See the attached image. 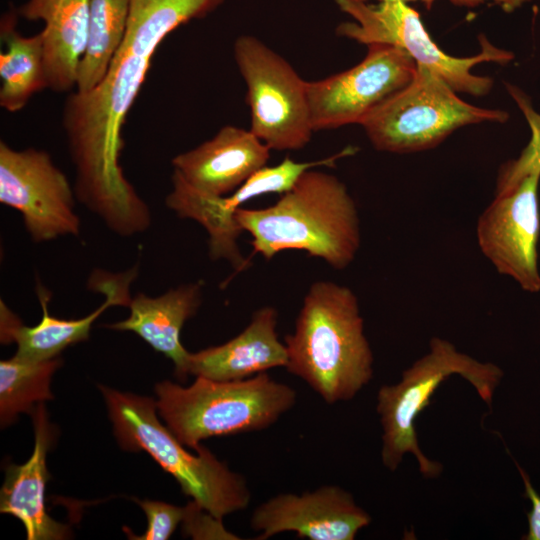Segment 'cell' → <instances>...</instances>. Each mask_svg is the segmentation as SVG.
Wrapping results in <instances>:
<instances>
[{"label": "cell", "instance_id": "24", "mask_svg": "<svg viewBox=\"0 0 540 540\" xmlns=\"http://www.w3.org/2000/svg\"><path fill=\"white\" fill-rule=\"evenodd\" d=\"M59 357L28 360L14 355L0 361V423L12 424L19 413H30L39 403L53 399L50 382L61 366Z\"/></svg>", "mask_w": 540, "mask_h": 540}, {"label": "cell", "instance_id": "28", "mask_svg": "<svg viewBox=\"0 0 540 540\" xmlns=\"http://www.w3.org/2000/svg\"><path fill=\"white\" fill-rule=\"evenodd\" d=\"M517 469L523 479L525 486L524 496L531 501V510L527 513L528 533L522 537L526 540H540V495L532 486L528 474L515 461Z\"/></svg>", "mask_w": 540, "mask_h": 540}, {"label": "cell", "instance_id": "7", "mask_svg": "<svg viewBox=\"0 0 540 540\" xmlns=\"http://www.w3.org/2000/svg\"><path fill=\"white\" fill-rule=\"evenodd\" d=\"M508 118L503 110L463 101L438 74L417 65L412 80L360 125L376 150L405 154L432 149L460 127Z\"/></svg>", "mask_w": 540, "mask_h": 540}, {"label": "cell", "instance_id": "19", "mask_svg": "<svg viewBox=\"0 0 540 540\" xmlns=\"http://www.w3.org/2000/svg\"><path fill=\"white\" fill-rule=\"evenodd\" d=\"M202 288L203 282L199 281L171 288L154 298L138 293L129 305V317L107 327L136 333L155 351L169 358L174 363L176 376L184 380L190 352L183 347L180 335L185 322L201 305Z\"/></svg>", "mask_w": 540, "mask_h": 540}, {"label": "cell", "instance_id": "16", "mask_svg": "<svg viewBox=\"0 0 540 540\" xmlns=\"http://www.w3.org/2000/svg\"><path fill=\"white\" fill-rule=\"evenodd\" d=\"M34 425V449L21 465L9 464L0 491V512L20 520L28 540H61L70 535L67 525L54 520L46 511L45 490L50 479L47 453L54 440L44 402L31 412Z\"/></svg>", "mask_w": 540, "mask_h": 540}, {"label": "cell", "instance_id": "22", "mask_svg": "<svg viewBox=\"0 0 540 540\" xmlns=\"http://www.w3.org/2000/svg\"><path fill=\"white\" fill-rule=\"evenodd\" d=\"M224 1L129 0L126 34L116 56L133 54L151 59L172 31L192 20L205 18Z\"/></svg>", "mask_w": 540, "mask_h": 540}, {"label": "cell", "instance_id": "26", "mask_svg": "<svg viewBox=\"0 0 540 540\" xmlns=\"http://www.w3.org/2000/svg\"><path fill=\"white\" fill-rule=\"evenodd\" d=\"M147 516V529L141 535L133 534L127 527L124 531L134 540H167L178 525L185 520L187 506L179 507L169 503L133 498Z\"/></svg>", "mask_w": 540, "mask_h": 540}, {"label": "cell", "instance_id": "14", "mask_svg": "<svg viewBox=\"0 0 540 540\" xmlns=\"http://www.w3.org/2000/svg\"><path fill=\"white\" fill-rule=\"evenodd\" d=\"M138 276V265L125 272L112 273L95 269L88 279V288L105 296L104 303L80 319H62L50 316L48 302L51 293L37 281L36 293L42 308V317L35 326L24 325L1 300L0 340L2 344H17L16 356L28 360H47L58 357L68 346L85 341L93 322L109 307H129L130 285Z\"/></svg>", "mask_w": 540, "mask_h": 540}, {"label": "cell", "instance_id": "2", "mask_svg": "<svg viewBox=\"0 0 540 540\" xmlns=\"http://www.w3.org/2000/svg\"><path fill=\"white\" fill-rule=\"evenodd\" d=\"M235 219L251 237L253 254L269 260L284 250H302L342 270L361 244L354 199L335 175L315 168L268 207H239Z\"/></svg>", "mask_w": 540, "mask_h": 540}, {"label": "cell", "instance_id": "30", "mask_svg": "<svg viewBox=\"0 0 540 540\" xmlns=\"http://www.w3.org/2000/svg\"><path fill=\"white\" fill-rule=\"evenodd\" d=\"M355 1L366 2L367 0H355ZM377 1H379V2H381V1H401V2H405V3L420 1L426 6L427 9H430L435 0H377Z\"/></svg>", "mask_w": 540, "mask_h": 540}, {"label": "cell", "instance_id": "10", "mask_svg": "<svg viewBox=\"0 0 540 540\" xmlns=\"http://www.w3.org/2000/svg\"><path fill=\"white\" fill-rule=\"evenodd\" d=\"M75 192L44 150L0 141V202L17 210L34 242L80 233Z\"/></svg>", "mask_w": 540, "mask_h": 540}, {"label": "cell", "instance_id": "8", "mask_svg": "<svg viewBox=\"0 0 540 540\" xmlns=\"http://www.w3.org/2000/svg\"><path fill=\"white\" fill-rule=\"evenodd\" d=\"M341 11L354 21L336 28L340 37L366 46L386 44L407 53L417 65L434 71L456 92L473 96L489 93L493 80L477 76L472 68L483 62L506 64L514 58L510 51L492 45L480 35V52L471 57H454L441 50L432 40L418 12L401 1H381L376 5L355 0H335Z\"/></svg>", "mask_w": 540, "mask_h": 540}, {"label": "cell", "instance_id": "6", "mask_svg": "<svg viewBox=\"0 0 540 540\" xmlns=\"http://www.w3.org/2000/svg\"><path fill=\"white\" fill-rule=\"evenodd\" d=\"M454 374L469 381L488 405L503 377V371L497 365L480 362L459 352L451 342L434 337L428 353L403 371L399 383L380 387L377 412L383 430L381 459L390 471L397 469L404 454L411 453L425 477L432 478L441 473L442 465L428 459L421 451L415 421L429 406L431 396L441 383Z\"/></svg>", "mask_w": 540, "mask_h": 540}, {"label": "cell", "instance_id": "20", "mask_svg": "<svg viewBox=\"0 0 540 540\" xmlns=\"http://www.w3.org/2000/svg\"><path fill=\"white\" fill-rule=\"evenodd\" d=\"M18 14L13 5L0 21V106L8 112L23 109L31 97L48 89L41 31L24 36L16 30Z\"/></svg>", "mask_w": 540, "mask_h": 540}, {"label": "cell", "instance_id": "5", "mask_svg": "<svg viewBox=\"0 0 540 540\" xmlns=\"http://www.w3.org/2000/svg\"><path fill=\"white\" fill-rule=\"evenodd\" d=\"M114 433L123 449L148 453L178 482L182 492L219 519L244 510L251 500L246 479L202 444L188 452L156 415L152 398L99 386Z\"/></svg>", "mask_w": 540, "mask_h": 540}, {"label": "cell", "instance_id": "4", "mask_svg": "<svg viewBox=\"0 0 540 540\" xmlns=\"http://www.w3.org/2000/svg\"><path fill=\"white\" fill-rule=\"evenodd\" d=\"M156 407L166 426L185 446L201 441L264 430L291 410L296 391L267 372L236 381L204 377L188 387L163 381L155 386Z\"/></svg>", "mask_w": 540, "mask_h": 540}, {"label": "cell", "instance_id": "17", "mask_svg": "<svg viewBox=\"0 0 540 540\" xmlns=\"http://www.w3.org/2000/svg\"><path fill=\"white\" fill-rule=\"evenodd\" d=\"M278 312L265 306L256 310L247 327L218 346L190 353L187 375L215 381H236L286 367L287 350L276 331Z\"/></svg>", "mask_w": 540, "mask_h": 540}, {"label": "cell", "instance_id": "23", "mask_svg": "<svg viewBox=\"0 0 540 540\" xmlns=\"http://www.w3.org/2000/svg\"><path fill=\"white\" fill-rule=\"evenodd\" d=\"M128 16L129 0H90L87 42L76 90L92 89L106 77L123 43Z\"/></svg>", "mask_w": 540, "mask_h": 540}, {"label": "cell", "instance_id": "18", "mask_svg": "<svg viewBox=\"0 0 540 540\" xmlns=\"http://www.w3.org/2000/svg\"><path fill=\"white\" fill-rule=\"evenodd\" d=\"M16 10L25 20L44 23L41 33L48 89L71 92L86 48L90 0H28Z\"/></svg>", "mask_w": 540, "mask_h": 540}, {"label": "cell", "instance_id": "12", "mask_svg": "<svg viewBox=\"0 0 540 540\" xmlns=\"http://www.w3.org/2000/svg\"><path fill=\"white\" fill-rule=\"evenodd\" d=\"M539 181L540 173H535L511 190L495 195L476 225L482 254L498 273L512 278L530 293L540 291Z\"/></svg>", "mask_w": 540, "mask_h": 540}, {"label": "cell", "instance_id": "9", "mask_svg": "<svg viewBox=\"0 0 540 540\" xmlns=\"http://www.w3.org/2000/svg\"><path fill=\"white\" fill-rule=\"evenodd\" d=\"M234 59L246 84L250 131L270 150L303 149L314 132L307 83L291 64L252 35L238 36Z\"/></svg>", "mask_w": 540, "mask_h": 540}, {"label": "cell", "instance_id": "3", "mask_svg": "<svg viewBox=\"0 0 540 540\" xmlns=\"http://www.w3.org/2000/svg\"><path fill=\"white\" fill-rule=\"evenodd\" d=\"M284 344L287 371L328 404L351 400L373 376L358 298L347 286L313 283Z\"/></svg>", "mask_w": 540, "mask_h": 540}, {"label": "cell", "instance_id": "11", "mask_svg": "<svg viewBox=\"0 0 540 540\" xmlns=\"http://www.w3.org/2000/svg\"><path fill=\"white\" fill-rule=\"evenodd\" d=\"M357 65L307 83L314 131L361 124L382 102L406 86L417 64L401 49L370 44Z\"/></svg>", "mask_w": 540, "mask_h": 540}, {"label": "cell", "instance_id": "25", "mask_svg": "<svg viewBox=\"0 0 540 540\" xmlns=\"http://www.w3.org/2000/svg\"><path fill=\"white\" fill-rule=\"evenodd\" d=\"M506 88L529 124L531 139L518 158L501 166L495 195L511 190L532 174L540 173V114L534 110L529 97L520 88L512 84H506Z\"/></svg>", "mask_w": 540, "mask_h": 540}, {"label": "cell", "instance_id": "13", "mask_svg": "<svg viewBox=\"0 0 540 540\" xmlns=\"http://www.w3.org/2000/svg\"><path fill=\"white\" fill-rule=\"evenodd\" d=\"M370 522V515L353 496L336 485L275 495L259 504L250 518L257 540L283 532H295L309 540H353Z\"/></svg>", "mask_w": 540, "mask_h": 540}, {"label": "cell", "instance_id": "21", "mask_svg": "<svg viewBox=\"0 0 540 540\" xmlns=\"http://www.w3.org/2000/svg\"><path fill=\"white\" fill-rule=\"evenodd\" d=\"M171 181L172 189L166 196V206L178 217L195 220L204 227L209 235L211 259L227 260L236 272L245 270L248 260L243 257L237 243L243 230L235 219V213L225 208L223 196L196 189L177 172L172 174Z\"/></svg>", "mask_w": 540, "mask_h": 540}, {"label": "cell", "instance_id": "1", "mask_svg": "<svg viewBox=\"0 0 540 540\" xmlns=\"http://www.w3.org/2000/svg\"><path fill=\"white\" fill-rule=\"evenodd\" d=\"M150 62L133 54L116 56L98 85L69 92L62 113L76 199L121 237L145 232L152 221L149 206L120 165L122 128Z\"/></svg>", "mask_w": 540, "mask_h": 540}, {"label": "cell", "instance_id": "15", "mask_svg": "<svg viewBox=\"0 0 540 540\" xmlns=\"http://www.w3.org/2000/svg\"><path fill=\"white\" fill-rule=\"evenodd\" d=\"M270 151L250 129L226 125L211 139L176 155L171 163L191 186L226 196L267 165Z\"/></svg>", "mask_w": 540, "mask_h": 540}, {"label": "cell", "instance_id": "27", "mask_svg": "<svg viewBox=\"0 0 540 540\" xmlns=\"http://www.w3.org/2000/svg\"><path fill=\"white\" fill-rule=\"evenodd\" d=\"M186 506L183 527L187 535L194 539H241L225 529L222 519L216 518L194 501L191 500Z\"/></svg>", "mask_w": 540, "mask_h": 540}, {"label": "cell", "instance_id": "29", "mask_svg": "<svg viewBox=\"0 0 540 540\" xmlns=\"http://www.w3.org/2000/svg\"><path fill=\"white\" fill-rule=\"evenodd\" d=\"M485 1H492L499 5L505 12H513L518 7L530 0H450L451 3L458 6L475 7L484 3Z\"/></svg>", "mask_w": 540, "mask_h": 540}]
</instances>
